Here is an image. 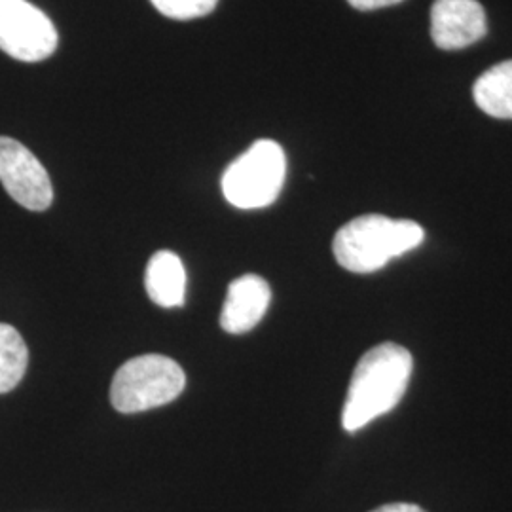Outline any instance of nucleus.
<instances>
[{
  "instance_id": "1",
  "label": "nucleus",
  "mask_w": 512,
  "mask_h": 512,
  "mask_svg": "<svg viewBox=\"0 0 512 512\" xmlns=\"http://www.w3.org/2000/svg\"><path fill=\"white\" fill-rule=\"evenodd\" d=\"M412 366L410 351L399 344L387 342L368 349L351 376L342 410L344 429L357 433L370 421L391 412L408 389Z\"/></svg>"
},
{
  "instance_id": "2",
  "label": "nucleus",
  "mask_w": 512,
  "mask_h": 512,
  "mask_svg": "<svg viewBox=\"0 0 512 512\" xmlns=\"http://www.w3.org/2000/svg\"><path fill=\"white\" fill-rule=\"evenodd\" d=\"M425 230L414 220L363 215L344 224L332 241L338 264L351 274H372L397 256L418 249Z\"/></svg>"
},
{
  "instance_id": "3",
  "label": "nucleus",
  "mask_w": 512,
  "mask_h": 512,
  "mask_svg": "<svg viewBox=\"0 0 512 512\" xmlns=\"http://www.w3.org/2000/svg\"><path fill=\"white\" fill-rule=\"evenodd\" d=\"M183 368L165 355L148 353L118 368L110 385V404L122 414L147 412L183 393Z\"/></svg>"
},
{
  "instance_id": "4",
  "label": "nucleus",
  "mask_w": 512,
  "mask_h": 512,
  "mask_svg": "<svg viewBox=\"0 0 512 512\" xmlns=\"http://www.w3.org/2000/svg\"><path fill=\"white\" fill-rule=\"evenodd\" d=\"M287 175L281 145L260 139L245 150L222 175V194L238 209H262L277 200Z\"/></svg>"
},
{
  "instance_id": "5",
  "label": "nucleus",
  "mask_w": 512,
  "mask_h": 512,
  "mask_svg": "<svg viewBox=\"0 0 512 512\" xmlns=\"http://www.w3.org/2000/svg\"><path fill=\"white\" fill-rule=\"evenodd\" d=\"M57 31L35 4L27 0H0V50L25 61H44L57 50Z\"/></svg>"
},
{
  "instance_id": "6",
  "label": "nucleus",
  "mask_w": 512,
  "mask_h": 512,
  "mask_svg": "<svg viewBox=\"0 0 512 512\" xmlns=\"http://www.w3.org/2000/svg\"><path fill=\"white\" fill-rule=\"evenodd\" d=\"M0 183L14 202L29 211H46L54 202L48 171L12 137H0Z\"/></svg>"
},
{
  "instance_id": "7",
  "label": "nucleus",
  "mask_w": 512,
  "mask_h": 512,
  "mask_svg": "<svg viewBox=\"0 0 512 512\" xmlns=\"http://www.w3.org/2000/svg\"><path fill=\"white\" fill-rule=\"evenodd\" d=\"M486 12L476 0H435L431 37L440 50H463L486 37Z\"/></svg>"
},
{
  "instance_id": "8",
  "label": "nucleus",
  "mask_w": 512,
  "mask_h": 512,
  "mask_svg": "<svg viewBox=\"0 0 512 512\" xmlns=\"http://www.w3.org/2000/svg\"><path fill=\"white\" fill-rule=\"evenodd\" d=\"M272 291L266 279L247 274L234 279L228 287L220 311V327L228 334H245L255 329L270 308Z\"/></svg>"
},
{
  "instance_id": "9",
  "label": "nucleus",
  "mask_w": 512,
  "mask_h": 512,
  "mask_svg": "<svg viewBox=\"0 0 512 512\" xmlns=\"http://www.w3.org/2000/svg\"><path fill=\"white\" fill-rule=\"evenodd\" d=\"M145 287L154 304L162 308L183 306L186 272L181 258L171 251H158L148 260Z\"/></svg>"
},
{
  "instance_id": "10",
  "label": "nucleus",
  "mask_w": 512,
  "mask_h": 512,
  "mask_svg": "<svg viewBox=\"0 0 512 512\" xmlns=\"http://www.w3.org/2000/svg\"><path fill=\"white\" fill-rule=\"evenodd\" d=\"M476 107L492 118L512 120V59L480 74L473 86Z\"/></svg>"
},
{
  "instance_id": "11",
  "label": "nucleus",
  "mask_w": 512,
  "mask_h": 512,
  "mask_svg": "<svg viewBox=\"0 0 512 512\" xmlns=\"http://www.w3.org/2000/svg\"><path fill=\"white\" fill-rule=\"evenodd\" d=\"M29 365L27 344L12 325L0 323V395L23 380Z\"/></svg>"
},
{
  "instance_id": "12",
  "label": "nucleus",
  "mask_w": 512,
  "mask_h": 512,
  "mask_svg": "<svg viewBox=\"0 0 512 512\" xmlns=\"http://www.w3.org/2000/svg\"><path fill=\"white\" fill-rule=\"evenodd\" d=\"M150 2L160 14H164L165 18L188 21V19L203 18L211 14L219 0H150Z\"/></svg>"
},
{
  "instance_id": "13",
  "label": "nucleus",
  "mask_w": 512,
  "mask_h": 512,
  "mask_svg": "<svg viewBox=\"0 0 512 512\" xmlns=\"http://www.w3.org/2000/svg\"><path fill=\"white\" fill-rule=\"evenodd\" d=\"M348 2L355 10L368 12V10H378V8H385V6L401 4L403 0H348Z\"/></svg>"
},
{
  "instance_id": "14",
  "label": "nucleus",
  "mask_w": 512,
  "mask_h": 512,
  "mask_svg": "<svg viewBox=\"0 0 512 512\" xmlns=\"http://www.w3.org/2000/svg\"><path fill=\"white\" fill-rule=\"evenodd\" d=\"M372 512H425L418 505H414V503H389V505H384V507H380V509H376V511Z\"/></svg>"
}]
</instances>
